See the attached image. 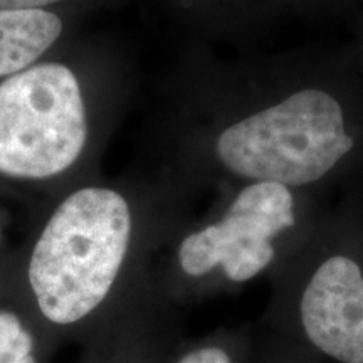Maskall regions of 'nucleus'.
Instances as JSON below:
<instances>
[{
  "label": "nucleus",
  "mask_w": 363,
  "mask_h": 363,
  "mask_svg": "<svg viewBox=\"0 0 363 363\" xmlns=\"http://www.w3.org/2000/svg\"><path fill=\"white\" fill-rule=\"evenodd\" d=\"M187 108L180 153L234 187L271 182L313 195L363 175V71L355 59L284 61L238 83L212 84Z\"/></svg>",
  "instance_id": "nucleus-1"
},
{
  "label": "nucleus",
  "mask_w": 363,
  "mask_h": 363,
  "mask_svg": "<svg viewBox=\"0 0 363 363\" xmlns=\"http://www.w3.org/2000/svg\"><path fill=\"white\" fill-rule=\"evenodd\" d=\"M187 220L184 202L143 216L120 189H74L51 212L30 252L27 279L39 311L61 328L93 320L133 261L169 244Z\"/></svg>",
  "instance_id": "nucleus-2"
},
{
  "label": "nucleus",
  "mask_w": 363,
  "mask_h": 363,
  "mask_svg": "<svg viewBox=\"0 0 363 363\" xmlns=\"http://www.w3.org/2000/svg\"><path fill=\"white\" fill-rule=\"evenodd\" d=\"M259 325L320 363H363V182L269 276Z\"/></svg>",
  "instance_id": "nucleus-3"
},
{
  "label": "nucleus",
  "mask_w": 363,
  "mask_h": 363,
  "mask_svg": "<svg viewBox=\"0 0 363 363\" xmlns=\"http://www.w3.org/2000/svg\"><path fill=\"white\" fill-rule=\"evenodd\" d=\"M321 207L313 195L271 182L230 189L216 212L187 220L169 242L157 281L177 310L269 276L310 233Z\"/></svg>",
  "instance_id": "nucleus-4"
},
{
  "label": "nucleus",
  "mask_w": 363,
  "mask_h": 363,
  "mask_svg": "<svg viewBox=\"0 0 363 363\" xmlns=\"http://www.w3.org/2000/svg\"><path fill=\"white\" fill-rule=\"evenodd\" d=\"M91 111L79 72L62 61H39L0 81V177L49 182L83 160Z\"/></svg>",
  "instance_id": "nucleus-5"
},
{
  "label": "nucleus",
  "mask_w": 363,
  "mask_h": 363,
  "mask_svg": "<svg viewBox=\"0 0 363 363\" xmlns=\"http://www.w3.org/2000/svg\"><path fill=\"white\" fill-rule=\"evenodd\" d=\"M65 33L48 9H0V81L34 66Z\"/></svg>",
  "instance_id": "nucleus-6"
},
{
  "label": "nucleus",
  "mask_w": 363,
  "mask_h": 363,
  "mask_svg": "<svg viewBox=\"0 0 363 363\" xmlns=\"http://www.w3.org/2000/svg\"><path fill=\"white\" fill-rule=\"evenodd\" d=\"M256 325L217 328L195 340L180 338L163 363H249Z\"/></svg>",
  "instance_id": "nucleus-7"
},
{
  "label": "nucleus",
  "mask_w": 363,
  "mask_h": 363,
  "mask_svg": "<svg viewBox=\"0 0 363 363\" xmlns=\"http://www.w3.org/2000/svg\"><path fill=\"white\" fill-rule=\"evenodd\" d=\"M0 363H35L33 337L11 311H0Z\"/></svg>",
  "instance_id": "nucleus-8"
},
{
  "label": "nucleus",
  "mask_w": 363,
  "mask_h": 363,
  "mask_svg": "<svg viewBox=\"0 0 363 363\" xmlns=\"http://www.w3.org/2000/svg\"><path fill=\"white\" fill-rule=\"evenodd\" d=\"M249 363H320L301 348L294 347L288 340L271 333L269 330L256 325L252 353Z\"/></svg>",
  "instance_id": "nucleus-9"
},
{
  "label": "nucleus",
  "mask_w": 363,
  "mask_h": 363,
  "mask_svg": "<svg viewBox=\"0 0 363 363\" xmlns=\"http://www.w3.org/2000/svg\"><path fill=\"white\" fill-rule=\"evenodd\" d=\"M62 0H0V9H45Z\"/></svg>",
  "instance_id": "nucleus-10"
},
{
  "label": "nucleus",
  "mask_w": 363,
  "mask_h": 363,
  "mask_svg": "<svg viewBox=\"0 0 363 363\" xmlns=\"http://www.w3.org/2000/svg\"><path fill=\"white\" fill-rule=\"evenodd\" d=\"M353 59H355L358 67H360V69L363 71V48L355 49V56H353Z\"/></svg>",
  "instance_id": "nucleus-11"
}]
</instances>
